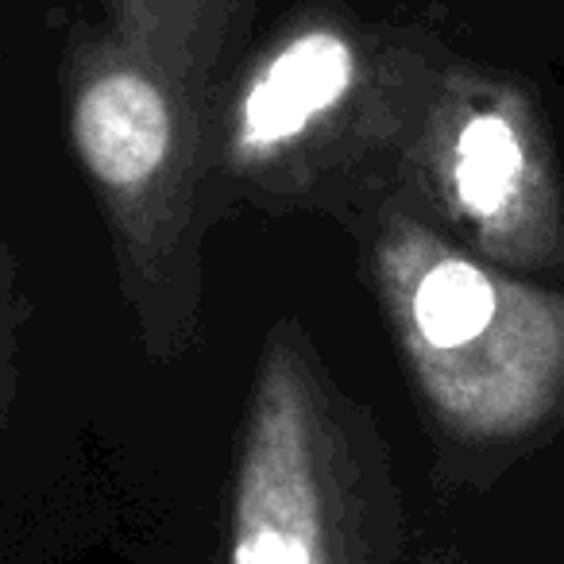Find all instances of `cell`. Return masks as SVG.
<instances>
[{"instance_id":"obj_1","label":"cell","mask_w":564,"mask_h":564,"mask_svg":"<svg viewBox=\"0 0 564 564\" xmlns=\"http://www.w3.org/2000/svg\"><path fill=\"white\" fill-rule=\"evenodd\" d=\"M402 306L425 391L476 437H522L564 406V294L430 236L402 243Z\"/></svg>"},{"instance_id":"obj_2","label":"cell","mask_w":564,"mask_h":564,"mask_svg":"<svg viewBox=\"0 0 564 564\" xmlns=\"http://www.w3.org/2000/svg\"><path fill=\"white\" fill-rule=\"evenodd\" d=\"M448 202L491 256L525 271H564V189L533 105L491 86L464 105L445 140Z\"/></svg>"},{"instance_id":"obj_3","label":"cell","mask_w":564,"mask_h":564,"mask_svg":"<svg viewBox=\"0 0 564 564\" xmlns=\"http://www.w3.org/2000/svg\"><path fill=\"white\" fill-rule=\"evenodd\" d=\"M232 564H325L306 414L291 371H267L236 495Z\"/></svg>"},{"instance_id":"obj_4","label":"cell","mask_w":564,"mask_h":564,"mask_svg":"<svg viewBox=\"0 0 564 564\" xmlns=\"http://www.w3.org/2000/svg\"><path fill=\"white\" fill-rule=\"evenodd\" d=\"M74 135L97 178L117 189H135L171 151V112L148 78L128 70L105 74L78 97Z\"/></svg>"},{"instance_id":"obj_5","label":"cell","mask_w":564,"mask_h":564,"mask_svg":"<svg viewBox=\"0 0 564 564\" xmlns=\"http://www.w3.org/2000/svg\"><path fill=\"white\" fill-rule=\"evenodd\" d=\"M352 82V51L340 35L310 32L282 51L251 86L240 112L243 148L263 151L286 143L314 117L345 97Z\"/></svg>"}]
</instances>
